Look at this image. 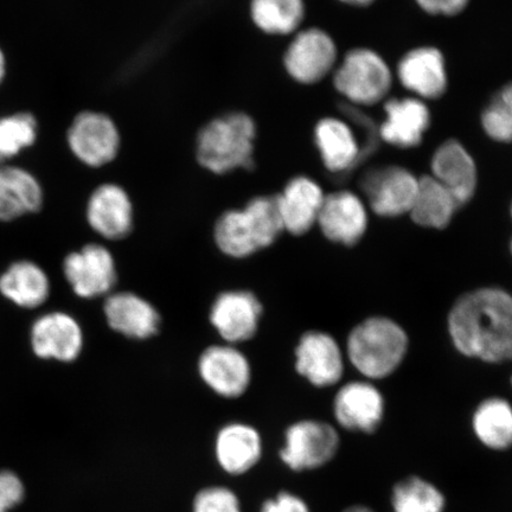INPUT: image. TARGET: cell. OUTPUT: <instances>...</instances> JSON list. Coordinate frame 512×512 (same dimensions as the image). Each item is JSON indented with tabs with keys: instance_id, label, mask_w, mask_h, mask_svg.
<instances>
[{
	"instance_id": "cell-1",
	"label": "cell",
	"mask_w": 512,
	"mask_h": 512,
	"mask_svg": "<svg viewBox=\"0 0 512 512\" xmlns=\"http://www.w3.org/2000/svg\"><path fill=\"white\" fill-rule=\"evenodd\" d=\"M448 335L460 354L491 364L512 361V296L499 287L462 294L447 318Z\"/></svg>"
},
{
	"instance_id": "cell-2",
	"label": "cell",
	"mask_w": 512,
	"mask_h": 512,
	"mask_svg": "<svg viewBox=\"0 0 512 512\" xmlns=\"http://www.w3.org/2000/svg\"><path fill=\"white\" fill-rule=\"evenodd\" d=\"M284 233L277 195L258 196L217 217L213 241L226 258L246 260L274 246Z\"/></svg>"
},
{
	"instance_id": "cell-3",
	"label": "cell",
	"mask_w": 512,
	"mask_h": 512,
	"mask_svg": "<svg viewBox=\"0 0 512 512\" xmlns=\"http://www.w3.org/2000/svg\"><path fill=\"white\" fill-rule=\"evenodd\" d=\"M409 348L407 332L388 317L362 320L347 339L349 362L368 380H383L395 373L405 361Z\"/></svg>"
},
{
	"instance_id": "cell-4",
	"label": "cell",
	"mask_w": 512,
	"mask_h": 512,
	"mask_svg": "<svg viewBox=\"0 0 512 512\" xmlns=\"http://www.w3.org/2000/svg\"><path fill=\"white\" fill-rule=\"evenodd\" d=\"M256 127L245 113L217 118L203 128L197 140V159L216 175L253 165Z\"/></svg>"
},
{
	"instance_id": "cell-5",
	"label": "cell",
	"mask_w": 512,
	"mask_h": 512,
	"mask_svg": "<svg viewBox=\"0 0 512 512\" xmlns=\"http://www.w3.org/2000/svg\"><path fill=\"white\" fill-rule=\"evenodd\" d=\"M196 370L204 386L224 400L242 398L253 382L252 362L239 345H208L197 358Z\"/></svg>"
},
{
	"instance_id": "cell-6",
	"label": "cell",
	"mask_w": 512,
	"mask_h": 512,
	"mask_svg": "<svg viewBox=\"0 0 512 512\" xmlns=\"http://www.w3.org/2000/svg\"><path fill=\"white\" fill-rule=\"evenodd\" d=\"M339 447L341 438L329 422L303 419L286 428L279 457L292 471H312L332 462Z\"/></svg>"
},
{
	"instance_id": "cell-7",
	"label": "cell",
	"mask_w": 512,
	"mask_h": 512,
	"mask_svg": "<svg viewBox=\"0 0 512 512\" xmlns=\"http://www.w3.org/2000/svg\"><path fill=\"white\" fill-rule=\"evenodd\" d=\"M334 82L351 104L371 106L386 98L392 88V73L379 54L360 48L345 55Z\"/></svg>"
},
{
	"instance_id": "cell-8",
	"label": "cell",
	"mask_w": 512,
	"mask_h": 512,
	"mask_svg": "<svg viewBox=\"0 0 512 512\" xmlns=\"http://www.w3.org/2000/svg\"><path fill=\"white\" fill-rule=\"evenodd\" d=\"M208 317L220 342L241 347L259 334L264 304L247 288H229L217 293Z\"/></svg>"
},
{
	"instance_id": "cell-9",
	"label": "cell",
	"mask_w": 512,
	"mask_h": 512,
	"mask_svg": "<svg viewBox=\"0 0 512 512\" xmlns=\"http://www.w3.org/2000/svg\"><path fill=\"white\" fill-rule=\"evenodd\" d=\"M63 274L76 296L82 299L106 298L115 291L119 272L110 248L88 243L66 256Z\"/></svg>"
},
{
	"instance_id": "cell-10",
	"label": "cell",
	"mask_w": 512,
	"mask_h": 512,
	"mask_svg": "<svg viewBox=\"0 0 512 512\" xmlns=\"http://www.w3.org/2000/svg\"><path fill=\"white\" fill-rule=\"evenodd\" d=\"M344 355L334 336L328 332H304L294 348V369L311 386L324 389L343 379Z\"/></svg>"
},
{
	"instance_id": "cell-11",
	"label": "cell",
	"mask_w": 512,
	"mask_h": 512,
	"mask_svg": "<svg viewBox=\"0 0 512 512\" xmlns=\"http://www.w3.org/2000/svg\"><path fill=\"white\" fill-rule=\"evenodd\" d=\"M418 185L419 178L411 171L395 165L371 169L361 179L370 209L388 219L409 214Z\"/></svg>"
},
{
	"instance_id": "cell-12",
	"label": "cell",
	"mask_w": 512,
	"mask_h": 512,
	"mask_svg": "<svg viewBox=\"0 0 512 512\" xmlns=\"http://www.w3.org/2000/svg\"><path fill=\"white\" fill-rule=\"evenodd\" d=\"M108 328L131 341H150L159 335L163 319L157 306L133 291H114L105 298Z\"/></svg>"
},
{
	"instance_id": "cell-13",
	"label": "cell",
	"mask_w": 512,
	"mask_h": 512,
	"mask_svg": "<svg viewBox=\"0 0 512 512\" xmlns=\"http://www.w3.org/2000/svg\"><path fill=\"white\" fill-rule=\"evenodd\" d=\"M68 146L73 155L91 168H100L117 157L120 136L117 126L106 114L82 112L70 125Z\"/></svg>"
},
{
	"instance_id": "cell-14",
	"label": "cell",
	"mask_w": 512,
	"mask_h": 512,
	"mask_svg": "<svg viewBox=\"0 0 512 512\" xmlns=\"http://www.w3.org/2000/svg\"><path fill=\"white\" fill-rule=\"evenodd\" d=\"M317 227L326 240L354 247L368 229L366 204L354 192L341 190L325 195Z\"/></svg>"
},
{
	"instance_id": "cell-15",
	"label": "cell",
	"mask_w": 512,
	"mask_h": 512,
	"mask_svg": "<svg viewBox=\"0 0 512 512\" xmlns=\"http://www.w3.org/2000/svg\"><path fill=\"white\" fill-rule=\"evenodd\" d=\"M337 60L334 40L325 31L311 28L299 32L285 54V67L292 78L304 85L323 80Z\"/></svg>"
},
{
	"instance_id": "cell-16",
	"label": "cell",
	"mask_w": 512,
	"mask_h": 512,
	"mask_svg": "<svg viewBox=\"0 0 512 512\" xmlns=\"http://www.w3.org/2000/svg\"><path fill=\"white\" fill-rule=\"evenodd\" d=\"M86 217L93 232L107 241H123L134 229L131 197L117 184H102L92 192Z\"/></svg>"
},
{
	"instance_id": "cell-17",
	"label": "cell",
	"mask_w": 512,
	"mask_h": 512,
	"mask_svg": "<svg viewBox=\"0 0 512 512\" xmlns=\"http://www.w3.org/2000/svg\"><path fill=\"white\" fill-rule=\"evenodd\" d=\"M31 347L36 356L44 360L74 362L85 347V335L73 316L51 312L38 318L32 325Z\"/></svg>"
},
{
	"instance_id": "cell-18",
	"label": "cell",
	"mask_w": 512,
	"mask_h": 512,
	"mask_svg": "<svg viewBox=\"0 0 512 512\" xmlns=\"http://www.w3.org/2000/svg\"><path fill=\"white\" fill-rule=\"evenodd\" d=\"M384 409L380 390L366 381L344 384L334 400L337 424L351 432L374 433L384 418Z\"/></svg>"
},
{
	"instance_id": "cell-19",
	"label": "cell",
	"mask_w": 512,
	"mask_h": 512,
	"mask_svg": "<svg viewBox=\"0 0 512 512\" xmlns=\"http://www.w3.org/2000/svg\"><path fill=\"white\" fill-rule=\"evenodd\" d=\"M277 197L285 233L298 238L317 227L325 198L317 182L304 176L293 178Z\"/></svg>"
},
{
	"instance_id": "cell-20",
	"label": "cell",
	"mask_w": 512,
	"mask_h": 512,
	"mask_svg": "<svg viewBox=\"0 0 512 512\" xmlns=\"http://www.w3.org/2000/svg\"><path fill=\"white\" fill-rule=\"evenodd\" d=\"M215 457L224 472L245 475L260 462L264 443L258 428L246 422H229L215 437Z\"/></svg>"
},
{
	"instance_id": "cell-21",
	"label": "cell",
	"mask_w": 512,
	"mask_h": 512,
	"mask_svg": "<svg viewBox=\"0 0 512 512\" xmlns=\"http://www.w3.org/2000/svg\"><path fill=\"white\" fill-rule=\"evenodd\" d=\"M432 176L451 192L460 208L475 196L478 182L476 163L457 140H448L435 151Z\"/></svg>"
},
{
	"instance_id": "cell-22",
	"label": "cell",
	"mask_w": 512,
	"mask_h": 512,
	"mask_svg": "<svg viewBox=\"0 0 512 512\" xmlns=\"http://www.w3.org/2000/svg\"><path fill=\"white\" fill-rule=\"evenodd\" d=\"M386 119L379 136L384 142L409 149L418 146L431 124V114L419 99H393L384 105Z\"/></svg>"
},
{
	"instance_id": "cell-23",
	"label": "cell",
	"mask_w": 512,
	"mask_h": 512,
	"mask_svg": "<svg viewBox=\"0 0 512 512\" xmlns=\"http://www.w3.org/2000/svg\"><path fill=\"white\" fill-rule=\"evenodd\" d=\"M398 75L402 86L422 99H438L446 92L445 60L438 49L409 51L399 63Z\"/></svg>"
},
{
	"instance_id": "cell-24",
	"label": "cell",
	"mask_w": 512,
	"mask_h": 512,
	"mask_svg": "<svg viewBox=\"0 0 512 512\" xmlns=\"http://www.w3.org/2000/svg\"><path fill=\"white\" fill-rule=\"evenodd\" d=\"M42 204L43 189L34 175L18 166H0V221L36 213Z\"/></svg>"
},
{
	"instance_id": "cell-25",
	"label": "cell",
	"mask_w": 512,
	"mask_h": 512,
	"mask_svg": "<svg viewBox=\"0 0 512 512\" xmlns=\"http://www.w3.org/2000/svg\"><path fill=\"white\" fill-rule=\"evenodd\" d=\"M316 144L325 168L335 174L355 168L361 160V145L344 121L335 118L320 120L315 130Z\"/></svg>"
},
{
	"instance_id": "cell-26",
	"label": "cell",
	"mask_w": 512,
	"mask_h": 512,
	"mask_svg": "<svg viewBox=\"0 0 512 512\" xmlns=\"http://www.w3.org/2000/svg\"><path fill=\"white\" fill-rule=\"evenodd\" d=\"M0 293L19 307L36 309L49 298V277L35 262L18 261L0 275Z\"/></svg>"
},
{
	"instance_id": "cell-27",
	"label": "cell",
	"mask_w": 512,
	"mask_h": 512,
	"mask_svg": "<svg viewBox=\"0 0 512 512\" xmlns=\"http://www.w3.org/2000/svg\"><path fill=\"white\" fill-rule=\"evenodd\" d=\"M460 207L451 192L433 176L419 178L409 215L422 228L446 229Z\"/></svg>"
},
{
	"instance_id": "cell-28",
	"label": "cell",
	"mask_w": 512,
	"mask_h": 512,
	"mask_svg": "<svg viewBox=\"0 0 512 512\" xmlns=\"http://www.w3.org/2000/svg\"><path fill=\"white\" fill-rule=\"evenodd\" d=\"M472 428L480 444L492 451L512 447V406L502 398L479 403L472 416Z\"/></svg>"
},
{
	"instance_id": "cell-29",
	"label": "cell",
	"mask_w": 512,
	"mask_h": 512,
	"mask_svg": "<svg viewBox=\"0 0 512 512\" xmlns=\"http://www.w3.org/2000/svg\"><path fill=\"white\" fill-rule=\"evenodd\" d=\"M251 15L256 27L271 35H287L302 24L303 0H252Z\"/></svg>"
},
{
	"instance_id": "cell-30",
	"label": "cell",
	"mask_w": 512,
	"mask_h": 512,
	"mask_svg": "<svg viewBox=\"0 0 512 512\" xmlns=\"http://www.w3.org/2000/svg\"><path fill=\"white\" fill-rule=\"evenodd\" d=\"M445 508L443 492L419 476L403 478L393 488V512H444Z\"/></svg>"
},
{
	"instance_id": "cell-31",
	"label": "cell",
	"mask_w": 512,
	"mask_h": 512,
	"mask_svg": "<svg viewBox=\"0 0 512 512\" xmlns=\"http://www.w3.org/2000/svg\"><path fill=\"white\" fill-rule=\"evenodd\" d=\"M37 134V120L31 113H15L0 118V164L34 145Z\"/></svg>"
},
{
	"instance_id": "cell-32",
	"label": "cell",
	"mask_w": 512,
	"mask_h": 512,
	"mask_svg": "<svg viewBox=\"0 0 512 512\" xmlns=\"http://www.w3.org/2000/svg\"><path fill=\"white\" fill-rule=\"evenodd\" d=\"M482 124L491 139L501 143L512 142V83L491 99L483 112Z\"/></svg>"
},
{
	"instance_id": "cell-33",
	"label": "cell",
	"mask_w": 512,
	"mask_h": 512,
	"mask_svg": "<svg viewBox=\"0 0 512 512\" xmlns=\"http://www.w3.org/2000/svg\"><path fill=\"white\" fill-rule=\"evenodd\" d=\"M192 512H242L239 497L223 486H210L198 492Z\"/></svg>"
},
{
	"instance_id": "cell-34",
	"label": "cell",
	"mask_w": 512,
	"mask_h": 512,
	"mask_svg": "<svg viewBox=\"0 0 512 512\" xmlns=\"http://www.w3.org/2000/svg\"><path fill=\"white\" fill-rule=\"evenodd\" d=\"M24 488L15 473L0 472V512H8L22 502Z\"/></svg>"
},
{
	"instance_id": "cell-35",
	"label": "cell",
	"mask_w": 512,
	"mask_h": 512,
	"mask_svg": "<svg viewBox=\"0 0 512 512\" xmlns=\"http://www.w3.org/2000/svg\"><path fill=\"white\" fill-rule=\"evenodd\" d=\"M260 512H311L302 497L292 492L281 491L277 496L262 504Z\"/></svg>"
},
{
	"instance_id": "cell-36",
	"label": "cell",
	"mask_w": 512,
	"mask_h": 512,
	"mask_svg": "<svg viewBox=\"0 0 512 512\" xmlns=\"http://www.w3.org/2000/svg\"><path fill=\"white\" fill-rule=\"evenodd\" d=\"M416 3L428 14L453 16L462 12L469 0H416Z\"/></svg>"
},
{
	"instance_id": "cell-37",
	"label": "cell",
	"mask_w": 512,
	"mask_h": 512,
	"mask_svg": "<svg viewBox=\"0 0 512 512\" xmlns=\"http://www.w3.org/2000/svg\"><path fill=\"white\" fill-rule=\"evenodd\" d=\"M343 512H375L373 509L366 507V505L356 504L345 509Z\"/></svg>"
},
{
	"instance_id": "cell-38",
	"label": "cell",
	"mask_w": 512,
	"mask_h": 512,
	"mask_svg": "<svg viewBox=\"0 0 512 512\" xmlns=\"http://www.w3.org/2000/svg\"><path fill=\"white\" fill-rule=\"evenodd\" d=\"M6 74V59L2 48H0V83L3 82Z\"/></svg>"
},
{
	"instance_id": "cell-39",
	"label": "cell",
	"mask_w": 512,
	"mask_h": 512,
	"mask_svg": "<svg viewBox=\"0 0 512 512\" xmlns=\"http://www.w3.org/2000/svg\"><path fill=\"white\" fill-rule=\"evenodd\" d=\"M343 3L355 6H367L374 2V0H341Z\"/></svg>"
},
{
	"instance_id": "cell-40",
	"label": "cell",
	"mask_w": 512,
	"mask_h": 512,
	"mask_svg": "<svg viewBox=\"0 0 512 512\" xmlns=\"http://www.w3.org/2000/svg\"><path fill=\"white\" fill-rule=\"evenodd\" d=\"M510 252L512 254V239H511V242H510Z\"/></svg>"
},
{
	"instance_id": "cell-41",
	"label": "cell",
	"mask_w": 512,
	"mask_h": 512,
	"mask_svg": "<svg viewBox=\"0 0 512 512\" xmlns=\"http://www.w3.org/2000/svg\"><path fill=\"white\" fill-rule=\"evenodd\" d=\"M510 211H511V217H512V204H511V210Z\"/></svg>"
},
{
	"instance_id": "cell-42",
	"label": "cell",
	"mask_w": 512,
	"mask_h": 512,
	"mask_svg": "<svg viewBox=\"0 0 512 512\" xmlns=\"http://www.w3.org/2000/svg\"><path fill=\"white\" fill-rule=\"evenodd\" d=\"M511 383H512V377H511Z\"/></svg>"
}]
</instances>
